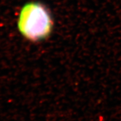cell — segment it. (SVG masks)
Returning <instances> with one entry per match:
<instances>
[{
  "label": "cell",
  "instance_id": "obj_1",
  "mask_svg": "<svg viewBox=\"0 0 121 121\" xmlns=\"http://www.w3.org/2000/svg\"><path fill=\"white\" fill-rule=\"evenodd\" d=\"M53 22L48 9L40 3L30 2L22 8L17 26L27 40L38 42L47 38L53 29Z\"/></svg>",
  "mask_w": 121,
  "mask_h": 121
}]
</instances>
